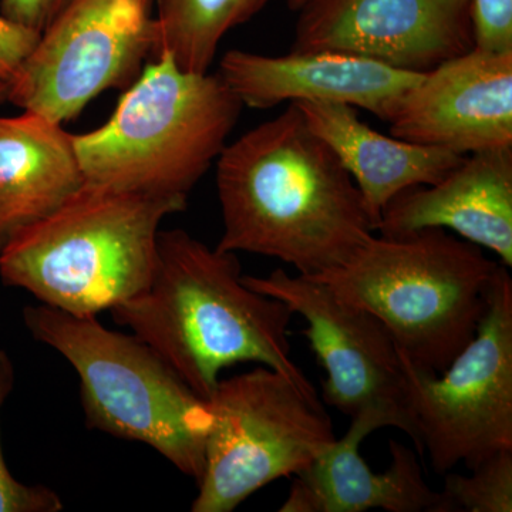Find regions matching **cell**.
Masks as SVG:
<instances>
[{"label":"cell","instance_id":"cell-25","mask_svg":"<svg viewBox=\"0 0 512 512\" xmlns=\"http://www.w3.org/2000/svg\"><path fill=\"white\" fill-rule=\"evenodd\" d=\"M308 0H288L289 9L299 10Z\"/></svg>","mask_w":512,"mask_h":512},{"label":"cell","instance_id":"cell-13","mask_svg":"<svg viewBox=\"0 0 512 512\" xmlns=\"http://www.w3.org/2000/svg\"><path fill=\"white\" fill-rule=\"evenodd\" d=\"M218 74L249 109H274L285 101H330L359 107L389 123L404 94L424 73L345 53L264 56L229 50L221 59Z\"/></svg>","mask_w":512,"mask_h":512},{"label":"cell","instance_id":"cell-9","mask_svg":"<svg viewBox=\"0 0 512 512\" xmlns=\"http://www.w3.org/2000/svg\"><path fill=\"white\" fill-rule=\"evenodd\" d=\"M153 55L147 0H69L9 80L8 100L63 124L107 90H127Z\"/></svg>","mask_w":512,"mask_h":512},{"label":"cell","instance_id":"cell-1","mask_svg":"<svg viewBox=\"0 0 512 512\" xmlns=\"http://www.w3.org/2000/svg\"><path fill=\"white\" fill-rule=\"evenodd\" d=\"M217 190V248L278 259L298 275L339 268L376 234L355 181L293 103L225 146Z\"/></svg>","mask_w":512,"mask_h":512},{"label":"cell","instance_id":"cell-26","mask_svg":"<svg viewBox=\"0 0 512 512\" xmlns=\"http://www.w3.org/2000/svg\"><path fill=\"white\" fill-rule=\"evenodd\" d=\"M148 3H151V5L154 6V0H147Z\"/></svg>","mask_w":512,"mask_h":512},{"label":"cell","instance_id":"cell-6","mask_svg":"<svg viewBox=\"0 0 512 512\" xmlns=\"http://www.w3.org/2000/svg\"><path fill=\"white\" fill-rule=\"evenodd\" d=\"M30 335L76 370L90 429L156 450L185 476L200 480L211 427L208 402L133 333L50 306H26Z\"/></svg>","mask_w":512,"mask_h":512},{"label":"cell","instance_id":"cell-16","mask_svg":"<svg viewBox=\"0 0 512 512\" xmlns=\"http://www.w3.org/2000/svg\"><path fill=\"white\" fill-rule=\"evenodd\" d=\"M293 104L355 181L375 221V231L384 208L400 192L439 183L466 157L377 133L357 117L355 107L349 104L330 101Z\"/></svg>","mask_w":512,"mask_h":512},{"label":"cell","instance_id":"cell-22","mask_svg":"<svg viewBox=\"0 0 512 512\" xmlns=\"http://www.w3.org/2000/svg\"><path fill=\"white\" fill-rule=\"evenodd\" d=\"M67 2L69 0H0V15L40 35Z\"/></svg>","mask_w":512,"mask_h":512},{"label":"cell","instance_id":"cell-5","mask_svg":"<svg viewBox=\"0 0 512 512\" xmlns=\"http://www.w3.org/2000/svg\"><path fill=\"white\" fill-rule=\"evenodd\" d=\"M151 60L107 123L73 134L74 150L86 184L188 202L244 106L218 73L185 72L167 53Z\"/></svg>","mask_w":512,"mask_h":512},{"label":"cell","instance_id":"cell-23","mask_svg":"<svg viewBox=\"0 0 512 512\" xmlns=\"http://www.w3.org/2000/svg\"><path fill=\"white\" fill-rule=\"evenodd\" d=\"M39 36V33L20 28L0 15V77L8 82L12 79Z\"/></svg>","mask_w":512,"mask_h":512},{"label":"cell","instance_id":"cell-7","mask_svg":"<svg viewBox=\"0 0 512 512\" xmlns=\"http://www.w3.org/2000/svg\"><path fill=\"white\" fill-rule=\"evenodd\" d=\"M191 511L231 512L279 478L305 470L338 437L318 394L258 365L220 379Z\"/></svg>","mask_w":512,"mask_h":512},{"label":"cell","instance_id":"cell-14","mask_svg":"<svg viewBox=\"0 0 512 512\" xmlns=\"http://www.w3.org/2000/svg\"><path fill=\"white\" fill-rule=\"evenodd\" d=\"M426 228L454 232L512 266V148L468 154L431 185L400 192L376 225L380 235Z\"/></svg>","mask_w":512,"mask_h":512},{"label":"cell","instance_id":"cell-20","mask_svg":"<svg viewBox=\"0 0 512 512\" xmlns=\"http://www.w3.org/2000/svg\"><path fill=\"white\" fill-rule=\"evenodd\" d=\"M15 387V366L5 350L0 349V413ZM63 501L46 485H30L16 480L3 456L0 434V512H59Z\"/></svg>","mask_w":512,"mask_h":512},{"label":"cell","instance_id":"cell-10","mask_svg":"<svg viewBox=\"0 0 512 512\" xmlns=\"http://www.w3.org/2000/svg\"><path fill=\"white\" fill-rule=\"evenodd\" d=\"M242 281L305 319L302 335L325 369L322 393L328 406L350 420L375 414L386 427L406 433L416 446L399 348L382 320L343 301L311 276L289 275L278 268L266 276L244 275Z\"/></svg>","mask_w":512,"mask_h":512},{"label":"cell","instance_id":"cell-11","mask_svg":"<svg viewBox=\"0 0 512 512\" xmlns=\"http://www.w3.org/2000/svg\"><path fill=\"white\" fill-rule=\"evenodd\" d=\"M292 52L366 57L427 73L474 47L470 0H308Z\"/></svg>","mask_w":512,"mask_h":512},{"label":"cell","instance_id":"cell-2","mask_svg":"<svg viewBox=\"0 0 512 512\" xmlns=\"http://www.w3.org/2000/svg\"><path fill=\"white\" fill-rule=\"evenodd\" d=\"M242 276L234 252L210 248L184 229L160 231L150 284L110 312L205 402L222 370L238 363L272 367L316 394L292 357L291 309Z\"/></svg>","mask_w":512,"mask_h":512},{"label":"cell","instance_id":"cell-17","mask_svg":"<svg viewBox=\"0 0 512 512\" xmlns=\"http://www.w3.org/2000/svg\"><path fill=\"white\" fill-rule=\"evenodd\" d=\"M86 184L73 134L23 111L0 117V252Z\"/></svg>","mask_w":512,"mask_h":512},{"label":"cell","instance_id":"cell-8","mask_svg":"<svg viewBox=\"0 0 512 512\" xmlns=\"http://www.w3.org/2000/svg\"><path fill=\"white\" fill-rule=\"evenodd\" d=\"M416 451L440 476L512 450V279L503 266L476 336L433 373L400 352Z\"/></svg>","mask_w":512,"mask_h":512},{"label":"cell","instance_id":"cell-15","mask_svg":"<svg viewBox=\"0 0 512 512\" xmlns=\"http://www.w3.org/2000/svg\"><path fill=\"white\" fill-rule=\"evenodd\" d=\"M386 424L375 414L350 420L336 439L305 470L293 476L288 498L279 512H436L439 491L424 478L416 451L390 441V466L375 473L360 454L373 431Z\"/></svg>","mask_w":512,"mask_h":512},{"label":"cell","instance_id":"cell-19","mask_svg":"<svg viewBox=\"0 0 512 512\" xmlns=\"http://www.w3.org/2000/svg\"><path fill=\"white\" fill-rule=\"evenodd\" d=\"M470 476L444 474L436 512H511L512 450L471 468Z\"/></svg>","mask_w":512,"mask_h":512},{"label":"cell","instance_id":"cell-3","mask_svg":"<svg viewBox=\"0 0 512 512\" xmlns=\"http://www.w3.org/2000/svg\"><path fill=\"white\" fill-rule=\"evenodd\" d=\"M446 229L373 235L318 279L343 301L382 320L410 362L441 373L471 339L503 269Z\"/></svg>","mask_w":512,"mask_h":512},{"label":"cell","instance_id":"cell-18","mask_svg":"<svg viewBox=\"0 0 512 512\" xmlns=\"http://www.w3.org/2000/svg\"><path fill=\"white\" fill-rule=\"evenodd\" d=\"M271 0H154L153 55L171 56L185 72L208 73L222 39Z\"/></svg>","mask_w":512,"mask_h":512},{"label":"cell","instance_id":"cell-21","mask_svg":"<svg viewBox=\"0 0 512 512\" xmlns=\"http://www.w3.org/2000/svg\"><path fill=\"white\" fill-rule=\"evenodd\" d=\"M474 47L512 52V0H470Z\"/></svg>","mask_w":512,"mask_h":512},{"label":"cell","instance_id":"cell-4","mask_svg":"<svg viewBox=\"0 0 512 512\" xmlns=\"http://www.w3.org/2000/svg\"><path fill=\"white\" fill-rule=\"evenodd\" d=\"M187 201L84 184L0 252V279L50 308L97 316L150 284L158 235Z\"/></svg>","mask_w":512,"mask_h":512},{"label":"cell","instance_id":"cell-12","mask_svg":"<svg viewBox=\"0 0 512 512\" xmlns=\"http://www.w3.org/2000/svg\"><path fill=\"white\" fill-rule=\"evenodd\" d=\"M390 136L468 156L512 148V52L468 50L424 73L389 120Z\"/></svg>","mask_w":512,"mask_h":512},{"label":"cell","instance_id":"cell-24","mask_svg":"<svg viewBox=\"0 0 512 512\" xmlns=\"http://www.w3.org/2000/svg\"><path fill=\"white\" fill-rule=\"evenodd\" d=\"M8 90V80H5L3 79V77H0V103H2V101L8 100Z\"/></svg>","mask_w":512,"mask_h":512}]
</instances>
